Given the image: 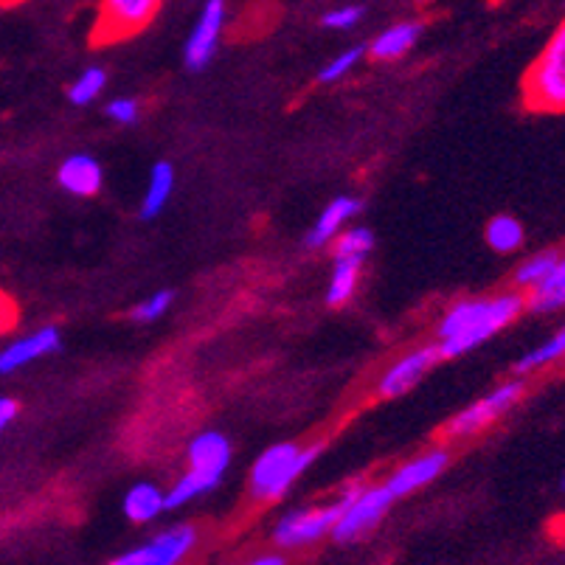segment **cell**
<instances>
[{
	"label": "cell",
	"instance_id": "cell-1",
	"mask_svg": "<svg viewBox=\"0 0 565 565\" xmlns=\"http://www.w3.org/2000/svg\"><path fill=\"white\" fill-rule=\"evenodd\" d=\"M523 307H526V298L515 293L492 298V301H461L442 321V329H439L442 346L436 352L439 357H456L473 349L492 338L498 329L512 324L523 313Z\"/></svg>",
	"mask_w": 565,
	"mask_h": 565
},
{
	"label": "cell",
	"instance_id": "cell-2",
	"mask_svg": "<svg viewBox=\"0 0 565 565\" xmlns=\"http://www.w3.org/2000/svg\"><path fill=\"white\" fill-rule=\"evenodd\" d=\"M321 453V445L301 450L298 445H276L262 453L251 473V495L256 501H276L296 481L301 470Z\"/></svg>",
	"mask_w": 565,
	"mask_h": 565
},
{
	"label": "cell",
	"instance_id": "cell-3",
	"mask_svg": "<svg viewBox=\"0 0 565 565\" xmlns=\"http://www.w3.org/2000/svg\"><path fill=\"white\" fill-rule=\"evenodd\" d=\"M526 105L543 113H560L565 105V29L554 31L540 60L523 82Z\"/></svg>",
	"mask_w": 565,
	"mask_h": 565
},
{
	"label": "cell",
	"instance_id": "cell-4",
	"mask_svg": "<svg viewBox=\"0 0 565 565\" xmlns=\"http://www.w3.org/2000/svg\"><path fill=\"white\" fill-rule=\"evenodd\" d=\"M161 0H102V12L93 29V43L105 45L133 37L135 31L147 29L158 15Z\"/></svg>",
	"mask_w": 565,
	"mask_h": 565
},
{
	"label": "cell",
	"instance_id": "cell-5",
	"mask_svg": "<svg viewBox=\"0 0 565 565\" xmlns=\"http://www.w3.org/2000/svg\"><path fill=\"white\" fill-rule=\"evenodd\" d=\"M360 490H349L343 495L338 504L327 506V509H313V512H293L287 515L279 529H276V543L284 549H296V546H310L318 537H324L332 532L335 521L341 518V512L349 506V501L355 498Z\"/></svg>",
	"mask_w": 565,
	"mask_h": 565
},
{
	"label": "cell",
	"instance_id": "cell-6",
	"mask_svg": "<svg viewBox=\"0 0 565 565\" xmlns=\"http://www.w3.org/2000/svg\"><path fill=\"white\" fill-rule=\"evenodd\" d=\"M394 501V495L386 487L377 490H360L349 501V506L341 512V518L332 526V535L338 543H352L357 537H363L366 532H372L377 521L386 515V509Z\"/></svg>",
	"mask_w": 565,
	"mask_h": 565
},
{
	"label": "cell",
	"instance_id": "cell-7",
	"mask_svg": "<svg viewBox=\"0 0 565 565\" xmlns=\"http://www.w3.org/2000/svg\"><path fill=\"white\" fill-rule=\"evenodd\" d=\"M523 386L521 383H506L498 391H492L490 397L473 402L470 408H464L459 417L453 419L445 428L447 439H464V436H473L481 428H487L490 422H495L498 417H504V411H509L515 402L521 400Z\"/></svg>",
	"mask_w": 565,
	"mask_h": 565
},
{
	"label": "cell",
	"instance_id": "cell-8",
	"mask_svg": "<svg viewBox=\"0 0 565 565\" xmlns=\"http://www.w3.org/2000/svg\"><path fill=\"white\" fill-rule=\"evenodd\" d=\"M194 543H197V532L192 526H178V529H169L164 535H158L141 549L121 554L116 565H172L183 560L194 549Z\"/></svg>",
	"mask_w": 565,
	"mask_h": 565
},
{
	"label": "cell",
	"instance_id": "cell-9",
	"mask_svg": "<svg viewBox=\"0 0 565 565\" xmlns=\"http://www.w3.org/2000/svg\"><path fill=\"white\" fill-rule=\"evenodd\" d=\"M223 23L225 0H209L203 6V15L197 20L189 43H186V65L192 71H203L211 62L214 51H217V43H220V34H223Z\"/></svg>",
	"mask_w": 565,
	"mask_h": 565
},
{
	"label": "cell",
	"instance_id": "cell-10",
	"mask_svg": "<svg viewBox=\"0 0 565 565\" xmlns=\"http://www.w3.org/2000/svg\"><path fill=\"white\" fill-rule=\"evenodd\" d=\"M436 360H439L436 346H428V349H419L414 355L402 357L400 363L391 366V372L383 377V383H380V397H400V394H405L422 374L431 369V363H436Z\"/></svg>",
	"mask_w": 565,
	"mask_h": 565
},
{
	"label": "cell",
	"instance_id": "cell-11",
	"mask_svg": "<svg viewBox=\"0 0 565 565\" xmlns=\"http://www.w3.org/2000/svg\"><path fill=\"white\" fill-rule=\"evenodd\" d=\"M60 346V332L54 327H45L40 332H34L29 338L23 341H15L9 349L0 352V374L17 372L20 366L31 363L34 357H43L48 352H54Z\"/></svg>",
	"mask_w": 565,
	"mask_h": 565
},
{
	"label": "cell",
	"instance_id": "cell-12",
	"mask_svg": "<svg viewBox=\"0 0 565 565\" xmlns=\"http://www.w3.org/2000/svg\"><path fill=\"white\" fill-rule=\"evenodd\" d=\"M447 464V453L442 450H436V453H428V456H422V459L411 461V464H405L397 476L391 478L386 484V490L394 495V498H400V495H408V492L419 490V487H425L428 481L439 476L442 470H445Z\"/></svg>",
	"mask_w": 565,
	"mask_h": 565
},
{
	"label": "cell",
	"instance_id": "cell-13",
	"mask_svg": "<svg viewBox=\"0 0 565 565\" xmlns=\"http://www.w3.org/2000/svg\"><path fill=\"white\" fill-rule=\"evenodd\" d=\"M189 461H192V470L223 478L225 467L231 461V445L223 433H200L189 445Z\"/></svg>",
	"mask_w": 565,
	"mask_h": 565
},
{
	"label": "cell",
	"instance_id": "cell-14",
	"mask_svg": "<svg viewBox=\"0 0 565 565\" xmlns=\"http://www.w3.org/2000/svg\"><path fill=\"white\" fill-rule=\"evenodd\" d=\"M60 186L65 192L76 194V197H90L102 189V166L96 164L90 155H74L60 166Z\"/></svg>",
	"mask_w": 565,
	"mask_h": 565
},
{
	"label": "cell",
	"instance_id": "cell-15",
	"mask_svg": "<svg viewBox=\"0 0 565 565\" xmlns=\"http://www.w3.org/2000/svg\"><path fill=\"white\" fill-rule=\"evenodd\" d=\"M565 301V265L563 259L554 265V268L540 279V282L532 284V296H529V310L535 313H549V310H557L563 307Z\"/></svg>",
	"mask_w": 565,
	"mask_h": 565
},
{
	"label": "cell",
	"instance_id": "cell-16",
	"mask_svg": "<svg viewBox=\"0 0 565 565\" xmlns=\"http://www.w3.org/2000/svg\"><path fill=\"white\" fill-rule=\"evenodd\" d=\"M357 211H360V203L352 200V197H338V200H332L327 209H324V214H321L318 225L313 228V234L307 237V245H310V248H321L324 242H329V239L341 231V225L346 223L352 214H357Z\"/></svg>",
	"mask_w": 565,
	"mask_h": 565
},
{
	"label": "cell",
	"instance_id": "cell-17",
	"mask_svg": "<svg viewBox=\"0 0 565 565\" xmlns=\"http://www.w3.org/2000/svg\"><path fill=\"white\" fill-rule=\"evenodd\" d=\"M419 23H400V26H391L388 31H383L377 40L372 43V57L374 60H397L402 57L411 45L417 43Z\"/></svg>",
	"mask_w": 565,
	"mask_h": 565
},
{
	"label": "cell",
	"instance_id": "cell-18",
	"mask_svg": "<svg viewBox=\"0 0 565 565\" xmlns=\"http://www.w3.org/2000/svg\"><path fill=\"white\" fill-rule=\"evenodd\" d=\"M164 509V495L155 484H138L124 498V515L133 523L152 521Z\"/></svg>",
	"mask_w": 565,
	"mask_h": 565
},
{
	"label": "cell",
	"instance_id": "cell-19",
	"mask_svg": "<svg viewBox=\"0 0 565 565\" xmlns=\"http://www.w3.org/2000/svg\"><path fill=\"white\" fill-rule=\"evenodd\" d=\"M172 186H175V172L169 164H158L149 175V186L147 194H144V203H141V217L144 220H152L158 211L164 209L169 194H172Z\"/></svg>",
	"mask_w": 565,
	"mask_h": 565
},
{
	"label": "cell",
	"instance_id": "cell-20",
	"mask_svg": "<svg viewBox=\"0 0 565 565\" xmlns=\"http://www.w3.org/2000/svg\"><path fill=\"white\" fill-rule=\"evenodd\" d=\"M360 262H363L360 256H338V265H335L327 293V301L332 307H341V304H346L352 298L357 276H360Z\"/></svg>",
	"mask_w": 565,
	"mask_h": 565
},
{
	"label": "cell",
	"instance_id": "cell-21",
	"mask_svg": "<svg viewBox=\"0 0 565 565\" xmlns=\"http://www.w3.org/2000/svg\"><path fill=\"white\" fill-rule=\"evenodd\" d=\"M220 484V478L209 476V473H200V470H189L186 476L180 478L178 484L172 487V492L164 498V509H175V506H183L186 501H192L203 492L214 490Z\"/></svg>",
	"mask_w": 565,
	"mask_h": 565
},
{
	"label": "cell",
	"instance_id": "cell-22",
	"mask_svg": "<svg viewBox=\"0 0 565 565\" xmlns=\"http://www.w3.org/2000/svg\"><path fill=\"white\" fill-rule=\"evenodd\" d=\"M487 242H490L492 251L498 253L518 251L523 242V225L515 217H509V214H498L487 225Z\"/></svg>",
	"mask_w": 565,
	"mask_h": 565
},
{
	"label": "cell",
	"instance_id": "cell-23",
	"mask_svg": "<svg viewBox=\"0 0 565 565\" xmlns=\"http://www.w3.org/2000/svg\"><path fill=\"white\" fill-rule=\"evenodd\" d=\"M102 88H105V71H102V68H88V71L71 85L68 96H71L74 105H90V102L102 93Z\"/></svg>",
	"mask_w": 565,
	"mask_h": 565
},
{
	"label": "cell",
	"instance_id": "cell-24",
	"mask_svg": "<svg viewBox=\"0 0 565 565\" xmlns=\"http://www.w3.org/2000/svg\"><path fill=\"white\" fill-rule=\"evenodd\" d=\"M560 262V253L557 251H543L532 256L521 270H518V276H515V284H521V287H532L535 282H540L546 273H549L554 265Z\"/></svg>",
	"mask_w": 565,
	"mask_h": 565
},
{
	"label": "cell",
	"instance_id": "cell-25",
	"mask_svg": "<svg viewBox=\"0 0 565 565\" xmlns=\"http://www.w3.org/2000/svg\"><path fill=\"white\" fill-rule=\"evenodd\" d=\"M565 349V335H554L551 341H546L543 346H537L535 352H529V355L518 360V366H515V372H529V369H537V366H546L551 360H557V357L563 355Z\"/></svg>",
	"mask_w": 565,
	"mask_h": 565
},
{
	"label": "cell",
	"instance_id": "cell-26",
	"mask_svg": "<svg viewBox=\"0 0 565 565\" xmlns=\"http://www.w3.org/2000/svg\"><path fill=\"white\" fill-rule=\"evenodd\" d=\"M372 245V231L355 228V231H346L343 237H338V242H335V256H360V259H363L366 253L372 251Z\"/></svg>",
	"mask_w": 565,
	"mask_h": 565
},
{
	"label": "cell",
	"instance_id": "cell-27",
	"mask_svg": "<svg viewBox=\"0 0 565 565\" xmlns=\"http://www.w3.org/2000/svg\"><path fill=\"white\" fill-rule=\"evenodd\" d=\"M360 57H363V48H349L346 54H341V57H335V60L329 62L318 79H321V82H335V79H341V76H346L355 68Z\"/></svg>",
	"mask_w": 565,
	"mask_h": 565
},
{
	"label": "cell",
	"instance_id": "cell-28",
	"mask_svg": "<svg viewBox=\"0 0 565 565\" xmlns=\"http://www.w3.org/2000/svg\"><path fill=\"white\" fill-rule=\"evenodd\" d=\"M169 304H172V293L164 290V293L152 296L149 301H144V304H138V307L133 310V318L135 321H144V324H149V321H158V318L166 313V307H169Z\"/></svg>",
	"mask_w": 565,
	"mask_h": 565
},
{
	"label": "cell",
	"instance_id": "cell-29",
	"mask_svg": "<svg viewBox=\"0 0 565 565\" xmlns=\"http://www.w3.org/2000/svg\"><path fill=\"white\" fill-rule=\"evenodd\" d=\"M360 17H363L360 6H343V9H335V12L324 15V26L327 29H352V26L360 23Z\"/></svg>",
	"mask_w": 565,
	"mask_h": 565
},
{
	"label": "cell",
	"instance_id": "cell-30",
	"mask_svg": "<svg viewBox=\"0 0 565 565\" xmlns=\"http://www.w3.org/2000/svg\"><path fill=\"white\" fill-rule=\"evenodd\" d=\"M107 116L113 121H119V124H133L138 119V102H133V99H116V102L107 105Z\"/></svg>",
	"mask_w": 565,
	"mask_h": 565
},
{
	"label": "cell",
	"instance_id": "cell-31",
	"mask_svg": "<svg viewBox=\"0 0 565 565\" xmlns=\"http://www.w3.org/2000/svg\"><path fill=\"white\" fill-rule=\"evenodd\" d=\"M15 321H17L15 301L6 296V293H0V332L12 329V324H15Z\"/></svg>",
	"mask_w": 565,
	"mask_h": 565
},
{
	"label": "cell",
	"instance_id": "cell-32",
	"mask_svg": "<svg viewBox=\"0 0 565 565\" xmlns=\"http://www.w3.org/2000/svg\"><path fill=\"white\" fill-rule=\"evenodd\" d=\"M17 411H20V405L15 400H9V397H0V431L17 417Z\"/></svg>",
	"mask_w": 565,
	"mask_h": 565
},
{
	"label": "cell",
	"instance_id": "cell-33",
	"mask_svg": "<svg viewBox=\"0 0 565 565\" xmlns=\"http://www.w3.org/2000/svg\"><path fill=\"white\" fill-rule=\"evenodd\" d=\"M284 560L279 554H270V557H256V565H282Z\"/></svg>",
	"mask_w": 565,
	"mask_h": 565
},
{
	"label": "cell",
	"instance_id": "cell-34",
	"mask_svg": "<svg viewBox=\"0 0 565 565\" xmlns=\"http://www.w3.org/2000/svg\"><path fill=\"white\" fill-rule=\"evenodd\" d=\"M6 3H20V0H0V6H6Z\"/></svg>",
	"mask_w": 565,
	"mask_h": 565
}]
</instances>
